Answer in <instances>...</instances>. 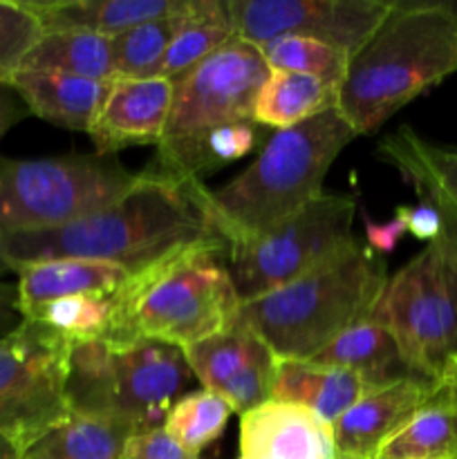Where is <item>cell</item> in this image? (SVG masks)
I'll return each instance as SVG.
<instances>
[{"label": "cell", "instance_id": "cell-1", "mask_svg": "<svg viewBox=\"0 0 457 459\" xmlns=\"http://www.w3.org/2000/svg\"><path fill=\"white\" fill-rule=\"evenodd\" d=\"M220 240L227 242L204 182L148 166L134 186L106 209L56 229L0 233V269L21 272L49 260L83 258L139 273L188 247Z\"/></svg>", "mask_w": 457, "mask_h": 459}, {"label": "cell", "instance_id": "cell-2", "mask_svg": "<svg viewBox=\"0 0 457 459\" xmlns=\"http://www.w3.org/2000/svg\"><path fill=\"white\" fill-rule=\"evenodd\" d=\"M457 72V3L392 0L381 25L349 56L336 110L372 134L406 103Z\"/></svg>", "mask_w": 457, "mask_h": 459}, {"label": "cell", "instance_id": "cell-3", "mask_svg": "<svg viewBox=\"0 0 457 459\" xmlns=\"http://www.w3.org/2000/svg\"><path fill=\"white\" fill-rule=\"evenodd\" d=\"M354 137V128L336 108L273 130L233 182L211 191L215 224L227 245L272 231L321 197L327 170Z\"/></svg>", "mask_w": 457, "mask_h": 459}, {"label": "cell", "instance_id": "cell-4", "mask_svg": "<svg viewBox=\"0 0 457 459\" xmlns=\"http://www.w3.org/2000/svg\"><path fill=\"white\" fill-rule=\"evenodd\" d=\"M385 281L381 254L357 240L305 276L242 305L237 321L276 359L312 361L336 336L370 318Z\"/></svg>", "mask_w": 457, "mask_h": 459}, {"label": "cell", "instance_id": "cell-5", "mask_svg": "<svg viewBox=\"0 0 457 459\" xmlns=\"http://www.w3.org/2000/svg\"><path fill=\"white\" fill-rule=\"evenodd\" d=\"M227 242L188 247L134 273L119 291L110 339L191 348L236 325L242 300L227 267Z\"/></svg>", "mask_w": 457, "mask_h": 459}, {"label": "cell", "instance_id": "cell-6", "mask_svg": "<svg viewBox=\"0 0 457 459\" xmlns=\"http://www.w3.org/2000/svg\"><path fill=\"white\" fill-rule=\"evenodd\" d=\"M195 379L182 348L133 343H76L70 350L67 406L79 415L125 421L137 430L164 426L166 415Z\"/></svg>", "mask_w": 457, "mask_h": 459}, {"label": "cell", "instance_id": "cell-7", "mask_svg": "<svg viewBox=\"0 0 457 459\" xmlns=\"http://www.w3.org/2000/svg\"><path fill=\"white\" fill-rule=\"evenodd\" d=\"M263 49L236 36L173 81V103L151 169L182 179L193 175L197 151L211 133L255 121V99L267 81Z\"/></svg>", "mask_w": 457, "mask_h": 459}, {"label": "cell", "instance_id": "cell-8", "mask_svg": "<svg viewBox=\"0 0 457 459\" xmlns=\"http://www.w3.org/2000/svg\"><path fill=\"white\" fill-rule=\"evenodd\" d=\"M370 318L397 341L417 377L435 381L457 363V238L444 231L388 276Z\"/></svg>", "mask_w": 457, "mask_h": 459}, {"label": "cell", "instance_id": "cell-9", "mask_svg": "<svg viewBox=\"0 0 457 459\" xmlns=\"http://www.w3.org/2000/svg\"><path fill=\"white\" fill-rule=\"evenodd\" d=\"M137 178L116 155L99 152L0 160V233L76 222L119 200Z\"/></svg>", "mask_w": 457, "mask_h": 459}, {"label": "cell", "instance_id": "cell-10", "mask_svg": "<svg viewBox=\"0 0 457 459\" xmlns=\"http://www.w3.org/2000/svg\"><path fill=\"white\" fill-rule=\"evenodd\" d=\"M354 218V197L323 193L272 231L228 247L227 267L242 305L285 287L348 249L358 240Z\"/></svg>", "mask_w": 457, "mask_h": 459}, {"label": "cell", "instance_id": "cell-11", "mask_svg": "<svg viewBox=\"0 0 457 459\" xmlns=\"http://www.w3.org/2000/svg\"><path fill=\"white\" fill-rule=\"evenodd\" d=\"M70 350L65 336L34 321L0 339V435L21 453L70 415Z\"/></svg>", "mask_w": 457, "mask_h": 459}, {"label": "cell", "instance_id": "cell-12", "mask_svg": "<svg viewBox=\"0 0 457 459\" xmlns=\"http://www.w3.org/2000/svg\"><path fill=\"white\" fill-rule=\"evenodd\" d=\"M236 36L263 49L300 36L352 56L381 25L392 0H224Z\"/></svg>", "mask_w": 457, "mask_h": 459}, {"label": "cell", "instance_id": "cell-13", "mask_svg": "<svg viewBox=\"0 0 457 459\" xmlns=\"http://www.w3.org/2000/svg\"><path fill=\"white\" fill-rule=\"evenodd\" d=\"M184 357L202 388L220 394L240 417L272 399L278 359L245 323L184 348Z\"/></svg>", "mask_w": 457, "mask_h": 459}, {"label": "cell", "instance_id": "cell-14", "mask_svg": "<svg viewBox=\"0 0 457 459\" xmlns=\"http://www.w3.org/2000/svg\"><path fill=\"white\" fill-rule=\"evenodd\" d=\"M173 103V81L116 79L90 128L94 152L116 155L124 148L160 143Z\"/></svg>", "mask_w": 457, "mask_h": 459}, {"label": "cell", "instance_id": "cell-15", "mask_svg": "<svg viewBox=\"0 0 457 459\" xmlns=\"http://www.w3.org/2000/svg\"><path fill=\"white\" fill-rule=\"evenodd\" d=\"M430 381H394L363 394L332 424L336 457L375 459L376 451L424 408Z\"/></svg>", "mask_w": 457, "mask_h": 459}, {"label": "cell", "instance_id": "cell-16", "mask_svg": "<svg viewBox=\"0 0 457 459\" xmlns=\"http://www.w3.org/2000/svg\"><path fill=\"white\" fill-rule=\"evenodd\" d=\"M237 459H336L332 426L300 406L267 402L240 417Z\"/></svg>", "mask_w": 457, "mask_h": 459}, {"label": "cell", "instance_id": "cell-17", "mask_svg": "<svg viewBox=\"0 0 457 459\" xmlns=\"http://www.w3.org/2000/svg\"><path fill=\"white\" fill-rule=\"evenodd\" d=\"M379 155L401 173L421 202L444 218V231L457 236V151L435 146L408 126L379 143Z\"/></svg>", "mask_w": 457, "mask_h": 459}, {"label": "cell", "instance_id": "cell-18", "mask_svg": "<svg viewBox=\"0 0 457 459\" xmlns=\"http://www.w3.org/2000/svg\"><path fill=\"white\" fill-rule=\"evenodd\" d=\"M366 393L361 377L343 368L278 359L269 402L300 406L332 426Z\"/></svg>", "mask_w": 457, "mask_h": 459}, {"label": "cell", "instance_id": "cell-19", "mask_svg": "<svg viewBox=\"0 0 457 459\" xmlns=\"http://www.w3.org/2000/svg\"><path fill=\"white\" fill-rule=\"evenodd\" d=\"M112 81L21 70L12 81L31 115L67 130L90 133Z\"/></svg>", "mask_w": 457, "mask_h": 459}, {"label": "cell", "instance_id": "cell-20", "mask_svg": "<svg viewBox=\"0 0 457 459\" xmlns=\"http://www.w3.org/2000/svg\"><path fill=\"white\" fill-rule=\"evenodd\" d=\"M18 273V296L22 314L52 300L79 294H115L133 281L130 269L115 263L63 258L30 264Z\"/></svg>", "mask_w": 457, "mask_h": 459}, {"label": "cell", "instance_id": "cell-21", "mask_svg": "<svg viewBox=\"0 0 457 459\" xmlns=\"http://www.w3.org/2000/svg\"><path fill=\"white\" fill-rule=\"evenodd\" d=\"M312 363L354 372L361 377L367 390L384 388L394 381L417 377L403 359L394 336L372 318H366L336 336L323 352L312 359Z\"/></svg>", "mask_w": 457, "mask_h": 459}, {"label": "cell", "instance_id": "cell-22", "mask_svg": "<svg viewBox=\"0 0 457 459\" xmlns=\"http://www.w3.org/2000/svg\"><path fill=\"white\" fill-rule=\"evenodd\" d=\"M179 0H27L43 31L79 30L116 36L175 12Z\"/></svg>", "mask_w": 457, "mask_h": 459}, {"label": "cell", "instance_id": "cell-23", "mask_svg": "<svg viewBox=\"0 0 457 459\" xmlns=\"http://www.w3.org/2000/svg\"><path fill=\"white\" fill-rule=\"evenodd\" d=\"M139 433L125 421L70 412L21 459H121L125 442Z\"/></svg>", "mask_w": 457, "mask_h": 459}, {"label": "cell", "instance_id": "cell-24", "mask_svg": "<svg viewBox=\"0 0 457 459\" xmlns=\"http://www.w3.org/2000/svg\"><path fill=\"white\" fill-rule=\"evenodd\" d=\"M236 39L224 0H184L182 27L161 61V79L175 81Z\"/></svg>", "mask_w": 457, "mask_h": 459}, {"label": "cell", "instance_id": "cell-25", "mask_svg": "<svg viewBox=\"0 0 457 459\" xmlns=\"http://www.w3.org/2000/svg\"><path fill=\"white\" fill-rule=\"evenodd\" d=\"M22 70L115 81L110 36L79 30L45 31L43 39L27 54Z\"/></svg>", "mask_w": 457, "mask_h": 459}, {"label": "cell", "instance_id": "cell-26", "mask_svg": "<svg viewBox=\"0 0 457 459\" xmlns=\"http://www.w3.org/2000/svg\"><path fill=\"white\" fill-rule=\"evenodd\" d=\"M336 108V90L323 81L296 72L269 70L255 99V124L273 130L291 128Z\"/></svg>", "mask_w": 457, "mask_h": 459}, {"label": "cell", "instance_id": "cell-27", "mask_svg": "<svg viewBox=\"0 0 457 459\" xmlns=\"http://www.w3.org/2000/svg\"><path fill=\"white\" fill-rule=\"evenodd\" d=\"M119 291L115 294H79L52 300V303H45L25 314V321L52 327L58 334L65 336L72 345L108 341L116 321Z\"/></svg>", "mask_w": 457, "mask_h": 459}, {"label": "cell", "instance_id": "cell-28", "mask_svg": "<svg viewBox=\"0 0 457 459\" xmlns=\"http://www.w3.org/2000/svg\"><path fill=\"white\" fill-rule=\"evenodd\" d=\"M182 7L179 0L173 13L157 21L142 22L137 27L112 36V67L116 79H152L160 74L168 45L182 27Z\"/></svg>", "mask_w": 457, "mask_h": 459}, {"label": "cell", "instance_id": "cell-29", "mask_svg": "<svg viewBox=\"0 0 457 459\" xmlns=\"http://www.w3.org/2000/svg\"><path fill=\"white\" fill-rule=\"evenodd\" d=\"M375 459H457V412L424 406Z\"/></svg>", "mask_w": 457, "mask_h": 459}, {"label": "cell", "instance_id": "cell-30", "mask_svg": "<svg viewBox=\"0 0 457 459\" xmlns=\"http://www.w3.org/2000/svg\"><path fill=\"white\" fill-rule=\"evenodd\" d=\"M233 408L211 390H193L175 402L164 420V429L175 442L186 448L193 457H200L227 429Z\"/></svg>", "mask_w": 457, "mask_h": 459}, {"label": "cell", "instance_id": "cell-31", "mask_svg": "<svg viewBox=\"0 0 457 459\" xmlns=\"http://www.w3.org/2000/svg\"><path fill=\"white\" fill-rule=\"evenodd\" d=\"M263 56L269 70L296 72L323 81L339 92L348 72L349 54L339 48L300 36H282L263 48Z\"/></svg>", "mask_w": 457, "mask_h": 459}, {"label": "cell", "instance_id": "cell-32", "mask_svg": "<svg viewBox=\"0 0 457 459\" xmlns=\"http://www.w3.org/2000/svg\"><path fill=\"white\" fill-rule=\"evenodd\" d=\"M43 25L27 3L0 0V83L12 85L27 54L43 39Z\"/></svg>", "mask_w": 457, "mask_h": 459}, {"label": "cell", "instance_id": "cell-33", "mask_svg": "<svg viewBox=\"0 0 457 459\" xmlns=\"http://www.w3.org/2000/svg\"><path fill=\"white\" fill-rule=\"evenodd\" d=\"M260 143V126L255 121H246V124L227 126L202 142L200 151H197L195 164H193V175L197 179L206 173L222 169V166L231 164V161L242 160L255 151Z\"/></svg>", "mask_w": 457, "mask_h": 459}, {"label": "cell", "instance_id": "cell-34", "mask_svg": "<svg viewBox=\"0 0 457 459\" xmlns=\"http://www.w3.org/2000/svg\"><path fill=\"white\" fill-rule=\"evenodd\" d=\"M121 459H197L179 446L164 426L139 430L125 442Z\"/></svg>", "mask_w": 457, "mask_h": 459}, {"label": "cell", "instance_id": "cell-35", "mask_svg": "<svg viewBox=\"0 0 457 459\" xmlns=\"http://www.w3.org/2000/svg\"><path fill=\"white\" fill-rule=\"evenodd\" d=\"M397 218L403 220L408 233H412L419 240H426L428 245L437 240V238H442L444 233L442 213L435 206L426 204V202L417 206H399Z\"/></svg>", "mask_w": 457, "mask_h": 459}, {"label": "cell", "instance_id": "cell-36", "mask_svg": "<svg viewBox=\"0 0 457 459\" xmlns=\"http://www.w3.org/2000/svg\"><path fill=\"white\" fill-rule=\"evenodd\" d=\"M406 224H403L401 218L394 215L390 222L384 224H375L370 220H366V245L372 247L376 254H390L394 251V247L399 245L403 236H406Z\"/></svg>", "mask_w": 457, "mask_h": 459}, {"label": "cell", "instance_id": "cell-37", "mask_svg": "<svg viewBox=\"0 0 457 459\" xmlns=\"http://www.w3.org/2000/svg\"><path fill=\"white\" fill-rule=\"evenodd\" d=\"M25 323V314L21 309L18 285L0 282V339L16 332Z\"/></svg>", "mask_w": 457, "mask_h": 459}, {"label": "cell", "instance_id": "cell-38", "mask_svg": "<svg viewBox=\"0 0 457 459\" xmlns=\"http://www.w3.org/2000/svg\"><path fill=\"white\" fill-rule=\"evenodd\" d=\"M424 406L457 412V363L448 368L442 377L430 381L428 397H426Z\"/></svg>", "mask_w": 457, "mask_h": 459}, {"label": "cell", "instance_id": "cell-39", "mask_svg": "<svg viewBox=\"0 0 457 459\" xmlns=\"http://www.w3.org/2000/svg\"><path fill=\"white\" fill-rule=\"evenodd\" d=\"M30 115V108L22 101L21 94H18L12 85L0 83V137H3L12 126H16L18 121H22Z\"/></svg>", "mask_w": 457, "mask_h": 459}, {"label": "cell", "instance_id": "cell-40", "mask_svg": "<svg viewBox=\"0 0 457 459\" xmlns=\"http://www.w3.org/2000/svg\"><path fill=\"white\" fill-rule=\"evenodd\" d=\"M22 453L18 451L16 444L12 439H7L4 435H0V459H21Z\"/></svg>", "mask_w": 457, "mask_h": 459}, {"label": "cell", "instance_id": "cell-41", "mask_svg": "<svg viewBox=\"0 0 457 459\" xmlns=\"http://www.w3.org/2000/svg\"><path fill=\"white\" fill-rule=\"evenodd\" d=\"M336 459H354V457H336Z\"/></svg>", "mask_w": 457, "mask_h": 459}, {"label": "cell", "instance_id": "cell-42", "mask_svg": "<svg viewBox=\"0 0 457 459\" xmlns=\"http://www.w3.org/2000/svg\"><path fill=\"white\" fill-rule=\"evenodd\" d=\"M197 459H200V457H197Z\"/></svg>", "mask_w": 457, "mask_h": 459}, {"label": "cell", "instance_id": "cell-43", "mask_svg": "<svg viewBox=\"0 0 457 459\" xmlns=\"http://www.w3.org/2000/svg\"><path fill=\"white\" fill-rule=\"evenodd\" d=\"M455 238H457V236H455Z\"/></svg>", "mask_w": 457, "mask_h": 459}]
</instances>
